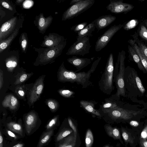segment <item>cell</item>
Segmentation results:
<instances>
[{
  "label": "cell",
  "mask_w": 147,
  "mask_h": 147,
  "mask_svg": "<svg viewBox=\"0 0 147 147\" xmlns=\"http://www.w3.org/2000/svg\"><path fill=\"white\" fill-rule=\"evenodd\" d=\"M101 57H98L92 63L90 69L87 72L82 71L78 73L67 69L65 67L63 62L59 67L57 72V80L63 83L69 82L72 83L76 82L81 85L82 88H85L92 84L90 80L91 74L95 70Z\"/></svg>",
  "instance_id": "cell-1"
},
{
  "label": "cell",
  "mask_w": 147,
  "mask_h": 147,
  "mask_svg": "<svg viewBox=\"0 0 147 147\" xmlns=\"http://www.w3.org/2000/svg\"><path fill=\"white\" fill-rule=\"evenodd\" d=\"M101 117L104 116L117 122L128 123L130 121H140L145 117L142 111L130 110L119 107L112 109L98 110Z\"/></svg>",
  "instance_id": "cell-2"
},
{
  "label": "cell",
  "mask_w": 147,
  "mask_h": 147,
  "mask_svg": "<svg viewBox=\"0 0 147 147\" xmlns=\"http://www.w3.org/2000/svg\"><path fill=\"white\" fill-rule=\"evenodd\" d=\"M125 52L122 51L119 52L117 62L114 68L113 74V82L115 84L117 91L116 93L111 96L113 98L119 100L121 96H124L125 95L124 76L125 71Z\"/></svg>",
  "instance_id": "cell-3"
},
{
  "label": "cell",
  "mask_w": 147,
  "mask_h": 147,
  "mask_svg": "<svg viewBox=\"0 0 147 147\" xmlns=\"http://www.w3.org/2000/svg\"><path fill=\"white\" fill-rule=\"evenodd\" d=\"M66 39L59 45L53 47L37 48L34 47L38 53V56L34 63L35 66L45 65L54 62L61 54L66 45Z\"/></svg>",
  "instance_id": "cell-4"
},
{
  "label": "cell",
  "mask_w": 147,
  "mask_h": 147,
  "mask_svg": "<svg viewBox=\"0 0 147 147\" xmlns=\"http://www.w3.org/2000/svg\"><path fill=\"white\" fill-rule=\"evenodd\" d=\"M114 69L113 56L111 53L108 58L104 71L98 83L100 90L108 95H110L114 89L113 84Z\"/></svg>",
  "instance_id": "cell-5"
},
{
  "label": "cell",
  "mask_w": 147,
  "mask_h": 147,
  "mask_svg": "<svg viewBox=\"0 0 147 147\" xmlns=\"http://www.w3.org/2000/svg\"><path fill=\"white\" fill-rule=\"evenodd\" d=\"M95 0H81L71 5L63 13L62 21L73 18L91 7L94 4Z\"/></svg>",
  "instance_id": "cell-6"
},
{
  "label": "cell",
  "mask_w": 147,
  "mask_h": 147,
  "mask_svg": "<svg viewBox=\"0 0 147 147\" xmlns=\"http://www.w3.org/2000/svg\"><path fill=\"white\" fill-rule=\"evenodd\" d=\"M91 47L89 38L86 37L80 40H76L69 47L66 54L67 55L83 56L89 53Z\"/></svg>",
  "instance_id": "cell-7"
},
{
  "label": "cell",
  "mask_w": 147,
  "mask_h": 147,
  "mask_svg": "<svg viewBox=\"0 0 147 147\" xmlns=\"http://www.w3.org/2000/svg\"><path fill=\"white\" fill-rule=\"evenodd\" d=\"M123 26L121 24L112 26L98 37L95 46L96 51H99L105 48L115 33Z\"/></svg>",
  "instance_id": "cell-8"
},
{
  "label": "cell",
  "mask_w": 147,
  "mask_h": 147,
  "mask_svg": "<svg viewBox=\"0 0 147 147\" xmlns=\"http://www.w3.org/2000/svg\"><path fill=\"white\" fill-rule=\"evenodd\" d=\"M45 75L39 77L34 83L29 93V102L30 106L33 105L39 99L44 88V80Z\"/></svg>",
  "instance_id": "cell-9"
},
{
  "label": "cell",
  "mask_w": 147,
  "mask_h": 147,
  "mask_svg": "<svg viewBox=\"0 0 147 147\" xmlns=\"http://www.w3.org/2000/svg\"><path fill=\"white\" fill-rule=\"evenodd\" d=\"M125 84H128L129 86L139 90L143 94L145 90L141 80L135 71L131 70L128 73L125 71L124 76Z\"/></svg>",
  "instance_id": "cell-10"
},
{
  "label": "cell",
  "mask_w": 147,
  "mask_h": 147,
  "mask_svg": "<svg viewBox=\"0 0 147 147\" xmlns=\"http://www.w3.org/2000/svg\"><path fill=\"white\" fill-rule=\"evenodd\" d=\"M120 131L125 146L129 145L131 147H136L138 144L139 136L131 128L121 126Z\"/></svg>",
  "instance_id": "cell-11"
},
{
  "label": "cell",
  "mask_w": 147,
  "mask_h": 147,
  "mask_svg": "<svg viewBox=\"0 0 147 147\" xmlns=\"http://www.w3.org/2000/svg\"><path fill=\"white\" fill-rule=\"evenodd\" d=\"M106 7L107 10L115 13H126L132 10L134 6L131 4L123 3L121 0H110Z\"/></svg>",
  "instance_id": "cell-12"
},
{
  "label": "cell",
  "mask_w": 147,
  "mask_h": 147,
  "mask_svg": "<svg viewBox=\"0 0 147 147\" xmlns=\"http://www.w3.org/2000/svg\"><path fill=\"white\" fill-rule=\"evenodd\" d=\"M17 20V17L15 16L2 24L0 29V41L5 40L13 33Z\"/></svg>",
  "instance_id": "cell-13"
},
{
  "label": "cell",
  "mask_w": 147,
  "mask_h": 147,
  "mask_svg": "<svg viewBox=\"0 0 147 147\" xmlns=\"http://www.w3.org/2000/svg\"><path fill=\"white\" fill-rule=\"evenodd\" d=\"M65 39L64 36L57 34L50 33L48 35L44 36V40L42 42L41 46L47 48L54 47L59 45Z\"/></svg>",
  "instance_id": "cell-14"
},
{
  "label": "cell",
  "mask_w": 147,
  "mask_h": 147,
  "mask_svg": "<svg viewBox=\"0 0 147 147\" xmlns=\"http://www.w3.org/2000/svg\"><path fill=\"white\" fill-rule=\"evenodd\" d=\"M53 20V18L51 16L45 18L43 14L41 13L36 17L34 23L38 29L39 32L44 34L50 26Z\"/></svg>",
  "instance_id": "cell-15"
},
{
  "label": "cell",
  "mask_w": 147,
  "mask_h": 147,
  "mask_svg": "<svg viewBox=\"0 0 147 147\" xmlns=\"http://www.w3.org/2000/svg\"><path fill=\"white\" fill-rule=\"evenodd\" d=\"M67 62L75 67L77 70L76 72L81 70L86 67L91 62V59L88 58H83L73 56L67 59Z\"/></svg>",
  "instance_id": "cell-16"
},
{
  "label": "cell",
  "mask_w": 147,
  "mask_h": 147,
  "mask_svg": "<svg viewBox=\"0 0 147 147\" xmlns=\"http://www.w3.org/2000/svg\"><path fill=\"white\" fill-rule=\"evenodd\" d=\"M116 19V17L110 14L101 16L94 21L96 28L99 31L109 26Z\"/></svg>",
  "instance_id": "cell-17"
},
{
  "label": "cell",
  "mask_w": 147,
  "mask_h": 147,
  "mask_svg": "<svg viewBox=\"0 0 147 147\" xmlns=\"http://www.w3.org/2000/svg\"><path fill=\"white\" fill-rule=\"evenodd\" d=\"M38 118L37 114L34 111H31L26 115L25 124L26 129L28 134H30L36 126Z\"/></svg>",
  "instance_id": "cell-18"
},
{
  "label": "cell",
  "mask_w": 147,
  "mask_h": 147,
  "mask_svg": "<svg viewBox=\"0 0 147 147\" xmlns=\"http://www.w3.org/2000/svg\"><path fill=\"white\" fill-rule=\"evenodd\" d=\"M98 102L95 101L81 100L80 101V106L84 110L99 117H101V115L98 109L95 108V106Z\"/></svg>",
  "instance_id": "cell-19"
},
{
  "label": "cell",
  "mask_w": 147,
  "mask_h": 147,
  "mask_svg": "<svg viewBox=\"0 0 147 147\" xmlns=\"http://www.w3.org/2000/svg\"><path fill=\"white\" fill-rule=\"evenodd\" d=\"M2 105L4 107H8L11 110H14L18 107L19 102L14 95L10 94L5 97Z\"/></svg>",
  "instance_id": "cell-20"
},
{
  "label": "cell",
  "mask_w": 147,
  "mask_h": 147,
  "mask_svg": "<svg viewBox=\"0 0 147 147\" xmlns=\"http://www.w3.org/2000/svg\"><path fill=\"white\" fill-rule=\"evenodd\" d=\"M96 28L94 21L87 25L84 29L78 33L77 40L79 41L86 37H91L92 36V32Z\"/></svg>",
  "instance_id": "cell-21"
},
{
  "label": "cell",
  "mask_w": 147,
  "mask_h": 147,
  "mask_svg": "<svg viewBox=\"0 0 147 147\" xmlns=\"http://www.w3.org/2000/svg\"><path fill=\"white\" fill-rule=\"evenodd\" d=\"M118 100L115 99L111 96L105 99L104 102L100 105L99 110L112 109L121 107L118 102Z\"/></svg>",
  "instance_id": "cell-22"
},
{
  "label": "cell",
  "mask_w": 147,
  "mask_h": 147,
  "mask_svg": "<svg viewBox=\"0 0 147 147\" xmlns=\"http://www.w3.org/2000/svg\"><path fill=\"white\" fill-rule=\"evenodd\" d=\"M105 129L108 135L113 138L119 140L121 143L123 144L121 135L120 130L118 128L113 127L109 125H106Z\"/></svg>",
  "instance_id": "cell-23"
},
{
  "label": "cell",
  "mask_w": 147,
  "mask_h": 147,
  "mask_svg": "<svg viewBox=\"0 0 147 147\" xmlns=\"http://www.w3.org/2000/svg\"><path fill=\"white\" fill-rule=\"evenodd\" d=\"M19 28H16L14 32L5 40L0 41V53H1L10 45L19 32Z\"/></svg>",
  "instance_id": "cell-24"
},
{
  "label": "cell",
  "mask_w": 147,
  "mask_h": 147,
  "mask_svg": "<svg viewBox=\"0 0 147 147\" xmlns=\"http://www.w3.org/2000/svg\"><path fill=\"white\" fill-rule=\"evenodd\" d=\"M128 42L139 56L143 66L147 71V60L144 56L135 41L130 40Z\"/></svg>",
  "instance_id": "cell-25"
},
{
  "label": "cell",
  "mask_w": 147,
  "mask_h": 147,
  "mask_svg": "<svg viewBox=\"0 0 147 147\" xmlns=\"http://www.w3.org/2000/svg\"><path fill=\"white\" fill-rule=\"evenodd\" d=\"M5 65L8 71L11 72L17 66L18 60L15 56H11L5 59Z\"/></svg>",
  "instance_id": "cell-26"
},
{
  "label": "cell",
  "mask_w": 147,
  "mask_h": 147,
  "mask_svg": "<svg viewBox=\"0 0 147 147\" xmlns=\"http://www.w3.org/2000/svg\"><path fill=\"white\" fill-rule=\"evenodd\" d=\"M33 73H27L26 72L22 71L18 73L16 77L14 84L15 85H19L25 82L33 75Z\"/></svg>",
  "instance_id": "cell-27"
},
{
  "label": "cell",
  "mask_w": 147,
  "mask_h": 147,
  "mask_svg": "<svg viewBox=\"0 0 147 147\" xmlns=\"http://www.w3.org/2000/svg\"><path fill=\"white\" fill-rule=\"evenodd\" d=\"M76 140L74 136H69L62 140L58 147H75Z\"/></svg>",
  "instance_id": "cell-28"
},
{
  "label": "cell",
  "mask_w": 147,
  "mask_h": 147,
  "mask_svg": "<svg viewBox=\"0 0 147 147\" xmlns=\"http://www.w3.org/2000/svg\"><path fill=\"white\" fill-rule=\"evenodd\" d=\"M128 123L131 127V129L136 133L140 136L144 127V123L140 121L132 120Z\"/></svg>",
  "instance_id": "cell-29"
},
{
  "label": "cell",
  "mask_w": 147,
  "mask_h": 147,
  "mask_svg": "<svg viewBox=\"0 0 147 147\" xmlns=\"http://www.w3.org/2000/svg\"><path fill=\"white\" fill-rule=\"evenodd\" d=\"M19 43L22 51L26 53L28 45V35L26 33H22L19 38Z\"/></svg>",
  "instance_id": "cell-30"
},
{
  "label": "cell",
  "mask_w": 147,
  "mask_h": 147,
  "mask_svg": "<svg viewBox=\"0 0 147 147\" xmlns=\"http://www.w3.org/2000/svg\"><path fill=\"white\" fill-rule=\"evenodd\" d=\"M128 47L129 51L134 61L137 64L139 69L143 71H144L146 70L142 63L139 56L131 46H129Z\"/></svg>",
  "instance_id": "cell-31"
},
{
  "label": "cell",
  "mask_w": 147,
  "mask_h": 147,
  "mask_svg": "<svg viewBox=\"0 0 147 147\" xmlns=\"http://www.w3.org/2000/svg\"><path fill=\"white\" fill-rule=\"evenodd\" d=\"M53 130L51 129L45 132L39 141L38 147H42L50 139Z\"/></svg>",
  "instance_id": "cell-32"
},
{
  "label": "cell",
  "mask_w": 147,
  "mask_h": 147,
  "mask_svg": "<svg viewBox=\"0 0 147 147\" xmlns=\"http://www.w3.org/2000/svg\"><path fill=\"white\" fill-rule=\"evenodd\" d=\"M7 128L10 130L17 133L20 135H22V129L19 124L14 122H10L7 124Z\"/></svg>",
  "instance_id": "cell-33"
},
{
  "label": "cell",
  "mask_w": 147,
  "mask_h": 147,
  "mask_svg": "<svg viewBox=\"0 0 147 147\" xmlns=\"http://www.w3.org/2000/svg\"><path fill=\"white\" fill-rule=\"evenodd\" d=\"M45 102L52 112L56 111L59 107V102L55 99L50 98L47 99Z\"/></svg>",
  "instance_id": "cell-34"
},
{
  "label": "cell",
  "mask_w": 147,
  "mask_h": 147,
  "mask_svg": "<svg viewBox=\"0 0 147 147\" xmlns=\"http://www.w3.org/2000/svg\"><path fill=\"white\" fill-rule=\"evenodd\" d=\"M94 138L92 133L90 129L87 131L85 137L86 147H91L93 144Z\"/></svg>",
  "instance_id": "cell-35"
},
{
  "label": "cell",
  "mask_w": 147,
  "mask_h": 147,
  "mask_svg": "<svg viewBox=\"0 0 147 147\" xmlns=\"http://www.w3.org/2000/svg\"><path fill=\"white\" fill-rule=\"evenodd\" d=\"M15 92L20 98H24L25 97L26 93V90L24 86H17L16 88Z\"/></svg>",
  "instance_id": "cell-36"
},
{
  "label": "cell",
  "mask_w": 147,
  "mask_h": 147,
  "mask_svg": "<svg viewBox=\"0 0 147 147\" xmlns=\"http://www.w3.org/2000/svg\"><path fill=\"white\" fill-rule=\"evenodd\" d=\"M58 92L61 96L67 98L72 97L75 94L73 91L67 89H60Z\"/></svg>",
  "instance_id": "cell-37"
},
{
  "label": "cell",
  "mask_w": 147,
  "mask_h": 147,
  "mask_svg": "<svg viewBox=\"0 0 147 147\" xmlns=\"http://www.w3.org/2000/svg\"><path fill=\"white\" fill-rule=\"evenodd\" d=\"M138 23V21L137 20H132L124 25L123 28L125 30H129L135 28Z\"/></svg>",
  "instance_id": "cell-38"
},
{
  "label": "cell",
  "mask_w": 147,
  "mask_h": 147,
  "mask_svg": "<svg viewBox=\"0 0 147 147\" xmlns=\"http://www.w3.org/2000/svg\"><path fill=\"white\" fill-rule=\"evenodd\" d=\"M73 131L69 129H65L61 131L58 135L56 138L57 141H59L66 137L72 132Z\"/></svg>",
  "instance_id": "cell-39"
},
{
  "label": "cell",
  "mask_w": 147,
  "mask_h": 147,
  "mask_svg": "<svg viewBox=\"0 0 147 147\" xmlns=\"http://www.w3.org/2000/svg\"><path fill=\"white\" fill-rule=\"evenodd\" d=\"M88 23L83 22L76 24L72 26L70 29L76 33H78L79 31L84 29L87 25Z\"/></svg>",
  "instance_id": "cell-40"
},
{
  "label": "cell",
  "mask_w": 147,
  "mask_h": 147,
  "mask_svg": "<svg viewBox=\"0 0 147 147\" xmlns=\"http://www.w3.org/2000/svg\"><path fill=\"white\" fill-rule=\"evenodd\" d=\"M135 41L138 44V46L143 55L147 60V47L144 43L140 41L139 40L138 41Z\"/></svg>",
  "instance_id": "cell-41"
},
{
  "label": "cell",
  "mask_w": 147,
  "mask_h": 147,
  "mask_svg": "<svg viewBox=\"0 0 147 147\" xmlns=\"http://www.w3.org/2000/svg\"><path fill=\"white\" fill-rule=\"evenodd\" d=\"M139 33L141 37L147 41V29L144 25L141 26Z\"/></svg>",
  "instance_id": "cell-42"
},
{
  "label": "cell",
  "mask_w": 147,
  "mask_h": 147,
  "mask_svg": "<svg viewBox=\"0 0 147 147\" xmlns=\"http://www.w3.org/2000/svg\"><path fill=\"white\" fill-rule=\"evenodd\" d=\"M139 138L147 141V121L144 124L143 129L140 134Z\"/></svg>",
  "instance_id": "cell-43"
},
{
  "label": "cell",
  "mask_w": 147,
  "mask_h": 147,
  "mask_svg": "<svg viewBox=\"0 0 147 147\" xmlns=\"http://www.w3.org/2000/svg\"><path fill=\"white\" fill-rule=\"evenodd\" d=\"M58 118V115L56 116L53 118L47 125L46 128L47 129L50 130L57 123Z\"/></svg>",
  "instance_id": "cell-44"
},
{
  "label": "cell",
  "mask_w": 147,
  "mask_h": 147,
  "mask_svg": "<svg viewBox=\"0 0 147 147\" xmlns=\"http://www.w3.org/2000/svg\"><path fill=\"white\" fill-rule=\"evenodd\" d=\"M0 3L3 7L10 11H13V8L10 3L7 1L4 0H0Z\"/></svg>",
  "instance_id": "cell-45"
},
{
  "label": "cell",
  "mask_w": 147,
  "mask_h": 147,
  "mask_svg": "<svg viewBox=\"0 0 147 147\" xmlns=\"http://www.w3.org/2000/svg\"><path fill=\"white\" fill-rule=\"evenodd\" d=\"M68 121L70 126L72 128L74 131V136L75 138L76 139L77 132L76 127L73 123L71 119L70 118H68Z\"/></svg>",
  "instance_id": "cell-46"
},
{
  "label": "cell",
  "mask_w": 147,
  "mask_h": 147,
  "mask_svg": "<svg viewBox=\"0 0 147 147\" xmlns=\"http://www.w3.org/2000/svg\"><path fill=\"white\" fill-rule=\"evenodd\" d=\"M138 144L140 147H147V141L139 138Z\"/></svg>",
  "instance_id": "cell-47"
},
{
  "label": "cell",
  "mask_w": 147,
  "mask_h": 147,
  "mask_svg": "<svg viewBox=\"0 0 147 147\" xmlns=\"http://www.w3.org/2000/svg\"><path fill=\"white\" fill-rule=\"evenodd\" d=\"M3 72L1 69H0V90L3 87Z\"/></svg>",
  "instance_id": "cell-48"
},
{
  "label": "cell",
  "mask_w": 147,
  "mask_h": 147,
  "mask_svg": "<svg viewBox=\"0 0 147 147\" xmlns=\"http://www.w3.org/2000/svg\"><path fill=\"white\" fill-rule=\"evenodd\" d=\"M7 134L9 136L15 139H17V136L12 132L9 130H8L7 131Z\"/></svg>",
  "instance_id": "cell-49"
},
{
  "label": "cell",
  "mask_w": 147,
  "mask_h": 147,
  "mask_svg": "<svg viewBox=\"0 0 147 147\" xmlns=\"http://www.w3.org/2000/svg\"><path fill=\"white\" fill-rule=\"evenodd\" d=\"M0 147H3V138L1 131H0Z\"/></svg>",
  "instance_id": "cell-50"
},
{
  "label": "cell",
  "mask_w": 147,
  "mask_h": 147,
  "mask_svg": "<svg viewBox=\"0 0 147 147\" xmlns=\"http://www.w3.org/2000/svg\"><path fill=\"white\" fill-rule=\"evenodd\" d=\"M81 0H72L70 2V5H74L80 1Z\"/></svg>",
  "instance_id": "cell-51"
},
{
  "label": "cell",
  "mask_w": 147,
  "mask_h": 147,
  "mask_svg": "<svg viewBox=\"0 0 147 147\" xmlns=\"http://www.w3.org/2000/svg\"><path fill=\"white\" fill-rule=\"evenodd\" d=\"M24 144H18L12 147H23Z\"/></svg>",
  "instance_id": "cell-52"
},
{
  "label": "cell",
  "mask_w": 147,
  "mask_h": 147,
  "mask_svg": "<svg viewBox=\"0 0 147 147\" xmlns=\"http://www.w3.org/2000/svg\"><path fill=\"white\" fill-rule=\"evenodd\" d=\"M24 1V0H17L16 2L18 4H19L23 2Z\"/></svg>",
  "instance_id": "cell-53"
},
{
  "label": "cell",
  "mask_w": 147,
  "mask_h": 147,
  "mask_svg": "<svg viewBox=\"0 0 147 147\" xmlns=\"http://www.w3.org/2000/svg\"><path fill=\"white\" fill-rule=\"evenodd\" d=\"M144 24L147 27V19L144 20Z\"/></svg>",
  "instance_id": "cell-54"
},
{
  "label": "cell",
  "mask_w": 147,
  "mask_h": 147,
  "mask_svg": "<svg viewBox=\"0 0 147 147\" xmlns=\"http://www.w3.org/2000/svg\"><path fill=\"white\" fill-rule=\"evenodd\" d=\"M103 147H111L109 145H106Z\"/></svg>",
  "instance_id": "cell-55"
}]
</instances>
